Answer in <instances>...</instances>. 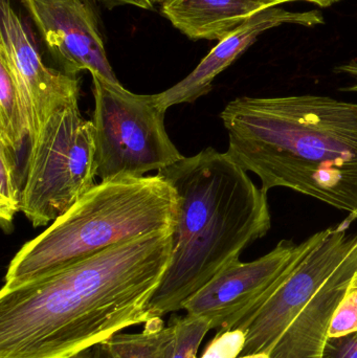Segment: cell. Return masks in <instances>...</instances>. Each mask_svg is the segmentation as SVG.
<instances>
[{"mask_svg": "<svg viewBox=\"0 0 357 358\" xmlns=\"http://www.w3.org/2000/svg\"><path fill=\"white\" fill-rule=\"evenodd\" d=\"M173 229L107 248L48 277L0 292V358H68L152 319Z\"/></svg>", "mask_w": 357, "mask_h": 358, "instance_id": "cell-1", "label": "cell"}, {"mask_svg": "<svg viewBox=\"0 0 357 358\" xmlns=\"http://www.w3.org/2000/svg\"><path fill=\"white\" fill-rule=\"evenodd\" d=\"M228 155L268 193L287 187L357 213V103L330 96H241L220 113Z\"/></svg>", "mask_w": 357, "mask_h": 358, "instance_id": "cell-2", "label": "cell"}, {"mask_svg": "<svg viewBox=\"0 0 357 358\" xmlns=\"http://www.w3.org/2000/svg\"><path fill=\"white\" fill-rule=\"evenodd\" d=\"M178 196L169 266L149 304L163 317L236 261L272 227L268 193L212 147L157 172Z\"/></svg>", "mask_w": 357, "mask_h": 358, "instance_id": "cell-3", "label": "cell"}, {"mask_svg": "<svg viewBox=\"0 0 357 358\" xmlns=\"http://www.w3.org/2000/svg\"><path fill=\"white\" fill-rule=\"evenodd\" d=\"M178 196L161 176L101 181L15 255L1 290L48 277L107 248L173 229Z\"/></svg>", "mask_w": 357, "mask_h": 358, "instance_id": "cell-4", "label": "cell"}, {"mask_svg": "<svg viewBox=\"0 0 357 358\" xmlns=\"http://www.w3.org/2000/svg\"><path fill=\"white\" fill-rule=\"evenodd\" d=\"M344 221L299 261L274 292L236 329L247 334L242 355L322 358L328 330L357 271V234Z\"/></svg>", "mask_w": 357, "mask_h": 358, "instance_id": "cell-5", "label": "cell"}, {"mask_svg": "<svg viewBox=\"0 0 357 358\" xmlns=\"http://www.w3.org/2000/svg\"><path fill=\"white\" fill-rule=\"evenodd\" d=\"M92 121L82 117L78 100L57 108L29 141L21 212L34 227L62 216L96 183Z\"/></svg>", "mask_w": 357, "mask_h": 358, "instance_id": "cell-6", "label": "cell"}, {"mask_svg": "<svg viewBox=\"0 0 357 358\" xmlns=\"http://www.w3.org/2000/svg\"><path fill=\"white\" fill-rule=\"evenodd\" d=\"M96 176L102 181L161 171L182 159L165 128L156 94H136L92 76Z\"/></svg>", "mask_w": 357, "mask_h": 358, "instance_id": "cell-7", "label": "cell"}, {"mask_svg": "<svg viewBox=\"0 0 357 358\" xmlns=\"http://www.w3.org/2000/svg\"><path fill=\"white\" fill-rule=\"evenodd\" d=\"M323 233L319 231L300 244L282 240L257 260L232 263L193 294L182 309L187 315L209 320L212 329H236L320 241Z\"/></svg>", "mask_w": 357, "mask_h": 358, "instance_id": "cell-8", "label": "cell"}, {"mask_svg": "<svg viewBox=\"0 0 357 358\" xmlns=\"http://www.w3.org/2000/svg\"><path fill=\"white\" fill-rule=\"evenodd\" d=\"M0 58L10 69L29 122V141L59 107L79 100L80 80L46 66L8 0L0 4Z\"/></svg>", "mask_w": 357, "mask_h": 358, "instance_id": "cell-9", "label": "cell"}, {"mask_svg": "<svg viewBox=\"0 0 357 358\" xmlns=\"http://www.w3.org/2000/svg\"><path fill=\"white\" fill-rule=\"evenodd\" d=\"M52 56L67 75L88 71L119 83L105 52L98 19L88 0H21Z\"/></svg>", "mask_w": 357, "mask_h": 358, "instance_id": "cell-10", "label": "cell"}, {"mask_svg": "<svg viewBox=\"0 0 357 358\" xmlns=\"http://www.w3.org/2000/svg\"><path fill=\"white\" fill-rule=\"evenodd\" d=\"M324 23V17L319 10L291 12L272 6L265 8L247 19L232 34L218 41L217 45L201 60L196 69L176 85L156 94L157 102L166 111L175 105L190 104L209 94L212 84L218 75L226 71L261 34L283 24L314 27Z\"/></svg>", "mask_w": 357, "mask_h": 358, "instance_id": "cell-11", "label": "cell"}, {"mask_svg": "<svg viewBox=\"0 0 357 358\" xmlns=\"http://www.w3.org/2000/svg\"><path fill=\"white\" fill-rule=\"evenodd\" d=\"M268 8L261 0H166L161 13L190 39L220 41Z\"/></svg>", "mask_w": 357, "mask_h": 358, "instance_id": "cell-12", "label": "cell"}, {"mask_svg": "<svg viewBox=\"0 0 357 358\" xmlns=\"http://www.w3.org/2000/svg\"><path fill=\"white\" fill-rule=\"evenodd\" d=\"M104 358H172L175 348V327L165 326L161 317L145 323L140 334H117L101 343Z\"/></svg>", "mask_w": 357, "mask_h": 358, "instance_id": "cell-13", "label": "cell"}, {"mask_svg": "<svg viewBox=\"0 0 357 358\" xmlns=\"http://www.w3.org/2000/svg\"><path fill=\"white\" fill-rule=\"evenodd\" d=\"M29 138V122L10 69L0 58V145L18 155Z\"/></svg>", "mask_w": 357, "mask_h": 358, "instance_id": "cell-14", "label": "cell"}, {"mask_svg": "<svg viewBox=\"0 0 357 358\" xmlns=\"http://www.w3.org/2000/svg\"><path fill=\"white\" fill-rule=\"evenodd\" d=\"M17 153L0 145V224L4 233L13 231L15 215L21 212L20 187Z\"/></svg>", "mask_w": 357, "mask_h": 358, "instance_id": "cell-15", "label": "cell"}, {"mask_svg": "<svg viewBox=\"0 0 357 358\" xmlns=\"http://www.w3.org/2000/svg\"><path fill=\"white\" fill-rule=\"evenodd\" d=\"M170 323L175 327V348L172 358H197L201 342L212 330L209 320L186 315L172 317Z\"/></svg>", "mask_w": 357, "mask_h": 358, "instance_id": "cell-16", "label": "cell"}, {"mask_svg": "<svg viewBox=\"0 0 357 358\" xmlns=\"http://www.w3.org/2000/svg\"><path fill=\"white\" fill-rule=\"evenodd\" d=\"M357 331V271L349 282L347 289L329 326L328 338H341Z\"/></svg>", "mask_w": 357, "mask_h": 358, "instance_id": "cell-17", "label": "cell"}, {"mask_svg": "<svg viewBox=\"0 0 357 358\" xmlns=\"http://www.w3.org/2000/svg\"><path fill=\"white\" fill-rule=\"evenodd\" d=\"M247 334L242 329L220 330L201 358H238L242 355Z\"/></svg>", "mask_w": 357, "mask_h": 358, "instance_id": "cell-18", "label": "cell"}, {"mask_svg": "<svg viewBox=\"0 0 357 358\" xmlns=\"http://www.w3.org/2000/svg\"><path fill=\"white\" fill-rule=\"evenodd\" d=\"M322 358H357V331L341 338H328Z\"/></svg>", "mask_w": 357, "mask_h": 358, "instance_id": "cell-19", "label": "cell"}, {"mask_svg": "<svg viewBox=\"0 0 357 358\" xmlns=\"http://www.w3.org/2000/svg\"><path fill=\"white\" fill-rule=\"evenodd\" d=\"M94 1L99 2L108 8L121 6H131L143 8V10H151L154 4L151 0H94Z\"/></svg>", "mask_w": 357, "mask_h": 358, "instance_id": "cell-20", "label": "cell"}, {"mask_svg": "<svg viewBox=\"0 0 357 358\" xmlns=\"http://www.w3.org/2000/svg\"><path fill=\"white\" fill-rule=\"evenodd\" d=\"M335 73H346V75L350 76V77L356 79V83L354 85L350 86V87L343 88L344 92H357V62L356 61H351V62L347 63V64L340 65L337 69H335Z\"/></svg>", "mask_w": 357, "mask_h": 358, "instance_id": "cell-21", "label": "cell"}, {"mask_svg": "<svg viewBox=\"0 0 357 358\" xmlns=\"http://www.w3.org/2000/svg\"><path fill=\"white\" fill-rule=\"evenodd\" d=\"M261 1L266 2L272 6H279L280 4L285 3V2L306 1L316 4L320 8H329V6H333L341 0H261Z\"/></svg>", "mask_w": 357, "mask_h": 358, "instance_id": "cell-22", "label": "cell"}, {"mask_svg": "<svg viewBox=\"0 0 357 358\" xmlns=\"http://www.w3.org/2000/svg\"><path fill=\"white\" fill-rule=\"evenodd\" d=\"M68 358H104V355H103L101 344H98L85 350L80 351Z\"/></svg>", "mask_w": 357, "mask_h": 358, "instance_id": "cell-23", "label": "cell"}, {"mask_svg": "<svg viewBox=\"0 0 357 358\" xmlns=\"http://www.w3.org/2000/svg\"><path fill=\"white\" fill-rule=\"evenodd\" d=\"M238 358H272L266 353H256V355H243Z\"/></svg>", "mask_w": 357, "mask_h": 358, "instance_id": "cell-24", "label": "cell"}, {"mask_svg": "<svg viewBox=\"0 0 357 358\" xmlns=\"http://www.w3.org/2000/svg\"><path fill=\"white\" fill-rule=\"evenodd\" d=\"M354 220H357V213L356 215H354V217H352V218L346 219L345 222L347 223V224L349 225L350 227V224H351V223L354 222Z\"/></svg>", "mask_w": 357, "mask_h": 358, "instance_id": "cell-25", "label": "cell"}, {"mask_svg": "<svg viewBox=\"0 0 357 358\" xmlns=\"http://www.w3.org/2000/svg\"><path fill=\"white\" fill-rule=\"evenodd\" d=\"M151 1H152L153 3H156V2H163L166 1V0H151Z\"/></svg>", "mask_w": 357, "mask_h": 358, "instance_id": "cell-26", "label": "cell"}]
</instances>
